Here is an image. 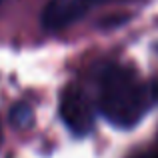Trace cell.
<instances>
[{"instance_id":"cell-1","label":"cell","mask_w":158,"mask_h":158,"mask_svg":"<svg viewBox=\"0 0 158 158\" xmlns=\"http://www.w3.org/2000/svg\"><path fill=\"white\" fill-rule=\"evenodd\" d=\"M152 100V86L140 80L130 68L110 66L100 80L98 108L108 122L118 128H132L138 124Z\"/></svg>"},{"instance_id":"cell-2","label":"cell","mask_w":158,"mask_h":158,"mask_svg":"<svg viewBox=\"0 0 158 158\" xmlns=\"http://www.w3.org/2000/svg\"><path fill=\"white\" fill-rule=\"evenodd\" d=\"M60 118L76 136H86L94 126V112L88 96L80 88H68L60 100Z\"/></svg>"},{"instance_id":"cell-3","label":"cell","mask_w":158,"mask_h":158,"mask_svg":"<svg viewBox=\"0 0 158 158\" xmlns=\"http://www.w3.org/2000/svg\"><path fill=\"white\" fill-rule=\"evenodd\" d=\"M88 6L82 0H50L42 10V26L48 30H62L86 14Z\"/></svg>"},{"instance_id":"cell-4","label":"cell","mask_w":158,"mask_h":158,"mask_svg":"<svg viewBox=\"0 0 158 158\" xmlns=\"http://www.w3.org/2000/svg\"><path fill=\"white\" fill-rule=\"evenodd\" d=\"M10 120L16 124V126H26L28 122L32 120V108L24 102H18V104L12 106V112H10Z\"/></svg>"},{"instance_id":"cell-5","label":"cell","mask_w":158,"mask_h":158,"mask_svg":"<svg viewBox=\"0 0 158 158\" xmlns=\"http://www.w3.org/2000/svg\"><path fill=\"white\" fill-rule=\"evenodd\" d=\"M82 2L90 8V6H96V4H100V2H106V0H82Z\"/></svg>"},{"instance_id":"cell-6","label":"cell","mask_w":158,"mask_h":158,"mask_svg":"<svg viewBox=\"0 0 158 158\" xmlns=\"http://www.w3.org/2000/svg\"><path fill=\"white\" fill-rule=\"evenodd\" d=\"M136 158H146V156H136Z\"/></svg>"},{"instance_id":"cell-7","label":"cell","mask_w":158,"mask_h":158,"mask_svg":"<svg viewBox=\"0 0 158 158\" xmlns=\"http://www.w3.org/2000/svg\"><path fill=\"white\" fill-rule=\"evenodd\" d=\"M0 2H2V0H0Z\"/></svg>"}]
</instances>
